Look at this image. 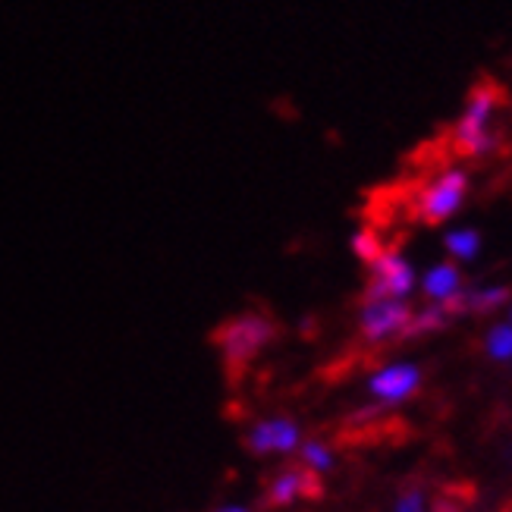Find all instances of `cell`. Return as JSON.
Returning a JSON list of instances; mask_svg holds the SVG:
<instances>
[{
    "mask_svg": "<svg viewBox=\"0 0 512 512\" xmlns=\"http://www.w3.org/2000/svg\"><path fill=\"white\" fill-rule=\"evenodd\" d=\"M274 337H277V324L271 318L258 315V311H246V315H236L220 327L214 333V343L227 365L242 368L271 346Z\"/></svg>",
    "mask_w": 512,
    "mask_h": 512,
    "instance_id": "6da1fadb",
    "label": "cell"
},
{
    "mask_svg": "<svg viewBox=\"0 0 512 512\" xmlns=\"http://www.w3.org/2000/svg\"><path fill=\"white\" fill-rule=\"evenodd\" d=\"M494 114H497V92L491 85H481L469 95L462 107V117L456 120V145L469 158H484L497 148L494 136Z\"/></svg>",
    "mask_w": 512,
    "mask_h": 512,
    "instance_id": "7a4b0ae2",
    "label": "cell"
},
{
    "mask_svg": "<svg viewBox=\"0 0 512 512\" xmlns=\"http://www.w3.org/2000/svg\"><path fill=\"white\" fill-rule=\"evenodd\" d=\"M465 195H469V173L462 167L440 170L434 180L418 192V217L428 224H443L459 214Z\"/></svg>",
    "mask_w": 512,
    "mask_h": 512,
    "instance_id": "3957f363",
    "label": "cell"
},
{
    "mask_svg": "<svg viewBox=\"0 0 512 512\" xmlns=\"http://www.w3.org/2000/svg\"><path fill=\"white\" fill-rule=\"evenodd\" d=\"M371 277H368V289H365V299H409L412 289L418 283L415 277V267L403 252H390L374 261L371 267Z\"/></svg>",
    "mask_w": 512,
    "mask_h": 512,
    "instance_id": "277c9868",
    "label": "cell"
},
{
    "mask_svg": "<svg viewBox=\"0 0 512 512\" xmlns=\"http://www.w3.org/2000/svg\"><path fill=\"white\" fill-rule=\"evenodd\" d=\"M412 315V305L403 299H365L359 311V330L368 343H384L390 337H403Z\"/></svg>",
    "mask_w": 512,
    "mask_h": 512,
    "instance_id": "5b68a950",
    "label": "cell"
},
{
    "mask_svg": "<svg viewBox=\"0 0 512 512\" xmlns=\"http://www.w3.org/2000/svg\"><path fill=\"white\" fill-rule=\"evenodd\" d=\"M246 447L255 456H289L299 453L302 447V428L299 421L286 418V415H271L261 418L246 431Z\"/></svg>",
    "mask_w": 512,
    "mask_h": 512,
    "instance_id": "8992f818",
    "label": "cell"
},
{
    "mask_svg": "<svg viewBox=\"0 0 512 512\" xmlns=\"http://www.w3.org/2000/svg\"><path fill=\"white\" fill-rule=\"evenodd\" d=\"M418 387H421V368L406 359L381 365L368 377V393L381 406H403L406 399L418 393Z\"/></svg>",
    "mask_w": 512,
    "mask_h": 512,
    "instance_id": "52a82bcc",
    "label": "cell"
},
{
    "mask_svg": "<svg viewBox=\"0 0 512 512\" xmlns=\"http://www.w3.org/2000/svg\"><path fill=\"white\" fill-rule=\"evenodd\" d=\"M302 497H321V481L315 472L302 469V465H296V469H283L271 478V484H267V503L271 506H293L296 500Z\"/></svg>",
    "mask_w": 512,
    "mask_h": 512,
    "instance_id": "ba28073f",
    "label": "cell"
},
{
    "mask_svg": "<svg viewBox=\"0 0 512 512\" xmlns=\"http://www.w3.org/2000/svg\"><path fill=\"white\" fill-rule=\"evenodd\" d=\"M418 289L425 293V299L431 305H453L462 293H465V286H462V271L456 264L450 261H440V264H431L425 274L418 277Z\"/></svg>",
    "mask_w": 512,
    "mask_h": 512,
    "instance_id": "9c48e42d",
    "label": "cell"
},
{
    "mask_svg": "<svg viewBox=\"0 0 512 512\" xmlns=\"http://www.w3.org/2000/svg\"><path fill=\"white\" fill-rule=\"evenodd\" d=\"M509 299H512V293H509L506 286H500V283H494V286H472V289H465V293L453 305H447V311H450V318L462 315V311H472V315H491V311L506 308Z\"/></svg>",
    "mask_w": 512,
    "mask_h": 512,
    "instance_id": "30bf717a",
    "label": "cell"
},
{
    "mask_svg": "<svg viewBox=\"0 0 512 512\" xmlns=\"http://www.w3.org/2000/svg\"><path fill=\"white\" fill-rule=\"evenodd\" d=\"M443 249H447L456 261H475L481 255V233L475 227H456V230H447L443 236Z\"/></svg>",
    "mask_w": 512,
    "mask_h": 512,
    "instance_id": "8fae6325",
    "label": "cell"
},
{
    "mask_svg": "<svg viewBox=\"0 0 512 512\" xmlns=\"http://www.w3.org/2000/svg\"><path fill=\"white\" fill-rule=\"evenodd\" d=\"M299 462H302V469L308 472H315L318 478L327 475L333 465H337V456H333V450L327 447L324 440H302V447H299Z\"/></svg>",
    "mask_w": 512,
    "mask_h": 512,
    "instance_id": "7c38bea8",
    "label": "cell"
},
{
    "mask_svg": "<svg viewBox=\"0 0 512 512\" xmlns=\"http://www.w3.org/2000/svg\"><path fill=\"white\" fill-rule=\"evenodd\" d=\"M349 249H352V255L359 258L362 264H374V261H381L384 255H387V246H384V239L377 236L374 230H368V227H362V230H355L352 233V239H349Z\"/></svg>",
    "mask_w": 512,
    "mask_h": 512,
    "instance_id": "4fadbf2b",
    "label": "cell"
},
{
    "mask_svg": "<svg viewBox=\"0 0 512 512\" xmlns=\"http://www.w3.org/2000/svg\"><path fill=\"white\" fill-rule=\"evenodd\" d=\"M447 321H450L447 308H443V305H428V308L415 311L403 337H425V333H434L440 327H447Z\"/></svg>",
    "mask_w": 512,
    "mask_h": 512,
    "instance_id": "5bb4252c",
    "label": "cell"
},
{
    "mask_svg": "<svg viewBox=\"0 0 512 512\" xmlns=\"http://www.w3.org/2000/svg\"><path fill=\"white\" fill-rule=\"evenodd\" d=\"M484 352L491 355L494 362H512V324L509 321L491 324V330L484 333Z\"/></svg>",
    "mask_w": 512,
    "mask_h": 512,
    "instance_id": "9a60e30c",
    "label": "cell"
},
{
    "mask_svg": "<svg viewBox=\"0 0 512 512\" xmlns=\"http://www.w3.org/2000/svg\"><path fill=\"white\" fill-rule=\"evenodd\" d=\"M393 512H431V506H428V497L421 487H406V491H399Z\"/></svg>",
    "mask_w": 512,
    "mask_h": 512,
    "instance_id": "2e32d148",
    "label": "cell"
},
{
    "mask_svg": "<svg viewBox=\"0 0 512 512\" xmlns=\"http://www.w3.org/2000/svg\"><path fill=\"white\" fill-rule=\"evenodd\" d=\"M214 512H252V509L242 506V503H224V506H217Z\"/></svg>",
    "mask_w": 512,
    "mask_h": 512,
    "instance_id": "e0dca14e",
    "label": "cell"
},
{
    "mask_svg": "<svg viewBox=\"0 0 512 512\" xmlns=\"http://www.w3.org/2000/svg\"><path fill=\"white\" fill-rule=\"evenodd\" d=\"M506 311H509V318H506V321L512 324V299H509V305H506Z\"/></svg>",
    "mask_w": 512,
    "mask_h": 512,
    "instance_id": "ac0fdd59",
    "label": "cell"
}]
</instances>
